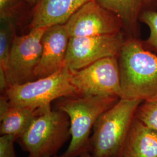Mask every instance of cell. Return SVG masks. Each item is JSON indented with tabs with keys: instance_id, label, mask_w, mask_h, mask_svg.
<instances>
[{
	"instance_id": "cell-8",
	"label": "cell",
	"mask_w": 157,
	"mask_h": 157,
	"mask_svg": "<svg viewBox=\"0 0 157 157\" xmlns=\"http://www.w3.org/2000/svg\"><path fill=\"white\" fill-rule=\"evenodd\" d=\"M47 28H35L27 34L15 36L6 72L10 86L34 80V70L42 52V37Z\"/></svg>"
},
{
	"instance_id": "cell-2",
	"label": "cell",
	"mask_w": 157,
	"mask_h": 157,
	"mask_svg": "<svg viewBox=\"0 0 157 157\" xmlns=\"http://www.w3.org/2000/svg\"><path fill=\"white\" fill-rule=\"evenodd\" d=\"M120 98L115 97L84 95L59 98L56 109L66 113L70 120L71 142L61 157H78L89 151L91 130L103 112Z\"/></svg>"
},
{
	"instance_id": "cell-3",
	"label": "cell",
	"mask_w": 157,
	"mask_h": 157,
	"mask_svg": "<svg viewBox=\"0 0 157 157\" xmlns=\"http://www.w3.org/2000/svg\"><path fill=\"white\" fill-rule=\"evenodd\" d=\"M140 100L121 98L97 119L89 151L95 157H120Z\"/></svg>"
},
{
	"instance_id": "cell-10",
	"label": "cell",
	"mask_w": 157,
	"mask_h": 157,
	"mask_svg": "<svg viewBox=\"0 0 157 157\" xmlns=\"http://www.w3.org/2000/svg\"><path fill=\"white\" fill-rule=\"evenodd\" d=\"M69 38L64 24L47 28L42 37V52L34 70V80L48 76L65 67Z\"/></svg>"
},
{
	"instance_id": "cell-5",
	"label": "cell",
	"mask_w": 157,
	"mask_h": 157,
	"mask_svg": "<svg viewBox=\"0 0 157 157\" xmlns=\"http://www.w3.org/2000/svg\"><path fill=\"white\" fill-rule=\"evenodd\" d=\"M11 106L39 109L51 107L52 101L76 97L71 82V71L64 67L48 76L11 86L4 94Z\"/></svg>"
},
{
	"instance_id": "cell-15",
	"label": "cell",
	"mask_w": 157,
	"mask_h": 157,
	"mask_svg": "<svg viewBox=\"0 0 157 157\" xmlns=\"http://www.w3.org/2000/svg\"><path fill=\"white\" fill-rule=\"evenodd\" d=\"M13 21L1 20L0 68L7 72L12 44L15 36Z\"/></svg>"
},
{
	"instance_id": "cell-14",
	"label": "cell",
	"mask_w": 157,
	"mask_h": 157,
	"mask_svg": "<svg viewBox=\"0 0 157 157\" xmlns=\"http://www.w3.org/2000/svg\"><path fill=\"white\" fill-rule=\"evenodd\" d=\"M50 108L51 107L33 109L11 105L8 111L0 117V134L12 135L17 141L26 132L35 118Z\"/></svg>"
},
{
	"instance_id": "cell-7",
	"label": "cell",
	"mask_w": 157,
	"mask_h": 157,
	"mask_svg": "<svg viewBox=\"0 0 157 157\" xmlns=\"http://www.w3.org/2000/svg\"><path fill=\"white\" fill-rule=\"evenodd\" d=\"M126 39L124 31L109 35L70 37L65 67L73 72L105 58L118 57Z\"/></svg>"
},
{
	"instance_id": "cell-19",
	"label": "cell",
	"mask_w": 157,
	"mask_h": 157,
	"mask_svg": "<svg viewBox=\"0 0 157 157\" xmlns=\"http://www.w3.org/2000/svg\"><path fill=\"white\" fill-rule=\"evenodd\" d=\"M17 139L12 135H1L0 137V157H17L14 148Z\"/></svg>"
},
{
	"instance_id": "cell-18",
	"label": "cell",
	"mask_w": 157,
	"mask_h": 157,
	"mask_svg": "<svg viewBox=\"0 0 157 157\" xmlns=\"http://www.w3.org/2000/svg\"><path fill=\"white\" fill-rule=\"evenodd\" d=\"M23 0H0V19L13 21Z\"/></svg>"
},
{
	"instance_id": "cell-4",
	"label": "cell",
	"mask_w": 157,
	"mask_h": 157,
	"mask_svg": "<svg viewBox=\"0 0 157 157\" xmlns=\"http://www.w3.org/2000/svg\"><path fill=\"white\" fill-rule=\"evenodd\" d=\"M67 114L51 108L34 119L26 132L17 141L28 157H52L71 137Z\"/></svg>"
},
{
	"instance_id": "cell-1",
	"label": "cell",
	"mask_w": 157,
	"mask_h": 157,
	"mask_svg": "<svg viewBox=\"0 0 157 157\" xmlns=\"http://www.w3.org/2000/svg\"><path fill=\"white\" fill-rule=\"evenodd\" d=\"M122 97L144 101L157 95V55L128 37L118 56Z\"/></svg>"
},
{
	"instance_id": "cell-21",
	"label": "cell",
	"mask_w": 157,
	"mask_h": 157,
	"mask_svg": "<svg viewBox=\"0 0 157 157\" xmlns=\"http://www.w3.org/2000/svg\"><path fill=\"white\" fill-rule=\"evenodd\" d=\"M78 157H94L90 153L89 151H86L83 152L82 153L80 154Z\"/></svg>"
},
{
	"instance_id": "cell-22",
	"label": "cell",
	"mask_w": 157,
	"mask_h": 157,
	"mask_svg": "<svg viewBox=\"0 0 157 157\" xmlns=\"http://www.w3.org/2000/svg\"></svg>"
},
{
	"instance_id": "cell-13",
	"label": "cell",
	"mask_w": 157,
	"mask_h": 157,
	"mask_svg": "<svg viewBox=\"0 0 157 157\" xmlns=\"http://www.w3.org/2000/svg\"><path fill=\"white\" fill-rule=\"evenodd\" d=\"M120 157H157V131L134 118Z\"/></svg>"
},
{
	"instance_id": "cell-16",
	"label": "cell",
	"mask_w": 157,
	"mask_h": 157,
	"mask_svg": "<svg viewBox=\"0 0 157 157\" xmlns=\"http://www.w3.org/2000/svg\"><path fill=\"white\" fill-rule=\"evenodd\" d=\"M135 118L157 131V95L141 102L136 109Z\"/></svg>"
},
{
	"instance_id": "cell-17",
	"label": "cell",
	"mask_w": 157,
	"mask_h": 157,
	"mask_svg": "<svg viewBox=\"0 0 157 157\" xmlns=\"http://www.w3.org/2000/svg\"><path fill=\"white\" fill-rule=\"evenodd\" d=\"M140 22L145 24L150 29L148 37L143 41L146 48L157 53V11L155 10L146 11L141 13Z\"/></svg>"
},
{
	"instance_id": "cell-6",
	"label": "cell",
	"mask_w": 157,
	"mask_h": 157,
	"mask_svg": "<svg viewBox=\"0 0 157 157\" xmlns=\"http://www.w3.org/2000/svg\"><path fill=\"white\" fill-rule=\"evenodd\" d=\"M76 96L122 97L118 57H107L71 72Z\"/></svg>"
},
{
	"instance_id": "cell-11",
	"label": "cell",
	"mask_w": 157,
	"mask_h": 157,
	"mask_svg": "<svg viewBox=\"0 0 157 157\" xmlns=\"http://www.w3.org/2000/svg\"><path fill=\"white\" fill-rule=\"evenodd\" d=\"M93 0H40L34 6L31 29L63 25L81 7Z\"/></svg>"
},
{
	"instance_id": "cell-12",
	"label": "cell",
	"mask_w": 157,
	"mask_h": 157,
	"mask_svg": "<svg viewBox=\"0 0 157 157\" xmlns=\"http://www.w3.org/2000/svg\"><path fill=\"white\" fill-rule=\"evenodd\" d=\"M121 20L128 37L139 38L140 17L146 11L157 10V0H95Z\"/></svg>"
},
{
	"instance_id": "cell-20",
	"label": "cell",
	"mask_w": 157,
	"mask_h": 157,
	"mask_svg": "<svg viewBox=\"0 0 157 157\" xmlns=\"http://www.w3.org/2000/svg\"><path fill=\"white\" fill-rule=\"evenodd\" d=\"M25 2L28 4L29 5L32 6H36L40 0H23Z\"/></svg>"
},
{
	"instance_id": "cell-9",
	"label": "cell",
	"mask_w": 157,
	"mask_h": 157,
	"mask_svg": "<svg viewBox=\"0 0 157 157\" xmlns=\"http://www.w3.org/2000/svg\"><path fill=\"white\" fill-rule=\"evenodd\" d=\"M64 25L70 37L109 35L123 31L121 20L95 0L81 7Z\"/></svg>"
}]
</instances>
